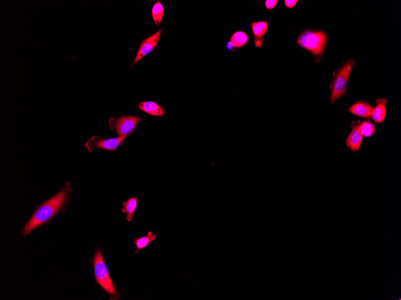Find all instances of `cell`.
<instances>
[{
  "mask_svg": "<svg viewBox=\"0 0 401 300\" xmlns=\"http://www.w3.org/2000/svg\"><path fill=\"white\" fill-rule=\"evenodd\" d=\"M68 189L66 187L37 208L30 221L25 225L23 231L24 235H28L31 231L47 222L59 212L67 200L69 194Z\"/></svg>",
  "mask_w": 401,
  "mask_h": 300,
  "instance_id": "cell-1",
  "label": "cell"
},
{
  "mask_svg": "<svg viewBox=\"0 0 401 300\" xmlns=\"http://www.w3.org/2000/svg\"><path fill=\"white\" fill-rule=\"evenodd\" d=\"M327 40L323 31L306 30L298 37L297 44L311 53L316 61L323 55Z\"/></svg>",
  "mask_w": 401,
  "mask_h": 300,
  "instance_id": "cell-2",
  "label": "cell"
},
{
  "mask_svg": "<svg viewBox=\"0 0 401 300\" xmlns=\"http://www.w3.org/2000/svg\"><path fill=\"white\" fill-rule=\"evenodd\" d=\"M355 65V60L349 59L345 65L334 73L330 85V104H334L336 100L346 95V88L349 76Z\"/></svg>",
  "mask_w": 401,
  "mask_h": 300,
  "instance_id": "cell-3",
  "label": "cell"
},
{
  "mask_svg": "<svg viewBox=\"0 0 401 300\" xmlns=\"http://www.w3.org/2000/svg\"><path fill=\"white\" fill-rule=\"evenodd\" d=\"M93 266L97 284L111 296H116V288L108 273L100 248H98L94 255Z\"/></svg>",
  "mask_w": 401,
  "mask_h": 300,
  "instance_id": "cell-4",
  "label": "cell"
},
{
  "mask_svg": "<svg viewBox=\"0 0 401 300\" xmlns=\"http://www.w3.org/2000/svg\"><path fill=\"white\" fill-rule=\"evenodd\" d=\"M142 121L138 116L112 117L109 120V126L112 131H116L118 137H128L137 129V125Z\"/></svg>",
  "mask_w": 401,
  "mask_h": 300,
  "instance_id": "cell-5",
  "label": "cell"
},
{
  "mask_svg": "<svg viewBox=\"0 0 401 300\" xmlns=\"http://www.w3.org/2000/svg\"><path fill=\"white\" fill-rule=\"evenodd\" d=\"M127 137H117L115 138L103 139L97 136H94L86 142L85 147L88 152H92L97 150H104L115 152L120 145H123Z\"/></svg>",
  "mask_w": 401,
  "mask_h": 300,
  "instance_id": "cell-6",
  "label": "cell"
},
{
  "mask_svg": "<svg viewBox=\"0 0 401 300\" xmlns=\"http://www.w3.org/2000/svg\"><path fill=\"white\" fill-rule=\"evenodd\" d=\"M163 32V28L156 31L155 33L143 40L137 51L136 58L134 59L131 67H133L137 62L141 61L145 56L152 52L158 44L160 36Z\"/></svg>",
  "mask_w": 401,
  "mask_h": 300,
  "instance_id": "cell-7",
  "label": "cell"
},
{
  "mask_svg": "<svg viewBox=\"0 0 401 300\" xmlns=\"http://www.w3.org/2000/svg\"><path fill=\"white\" fill-rule=\"evenodd\" d=\"M359 121L357 122L352 121L351 124L352 130L345 140L346 148L354 153L359 152L363 138L359 130Z\"/></svg>",
  "mask_w": 401,
  "mask_h": 300,
  "instance_id": "cell-8",
  "label": "cell"
},
{
  "mask_svg": "<svg viewBox=\"0 0 401 300\" xmlns=\"http://www.w3.org/2000/svg\"><path fill=\"white\" fill-rule=\"evenodd\" d=\"M251 33L254 37L255 47H262L264 41V37L267 32L268 22L267 21H255L250 24Z\"/></svg>",
  "mask_w": 401,
  "mask_h": 300,
  "instance_id": "cell-9",
  "label": "cell"
},
{
  "mask_svg": "<svg viewBox=\"0 0 401 300\" xmlns=\"http://www.w3.org/2000/svg\"><path fill=\"white\" fill-rule=\"evenodd\" d=\"M374 107L368 102L358 101L348 108L349 113L363 118H368L371 115Z\"/></svg>",
  "mask_w": 401,
  "mask_h": 300,
  "instance_id": "cell-10",
  "label": "cell"
},
{
  "mask_svg": "<svg viewBox=\"0 0 401 300\" xmlns=\"http://www.w3.org/2000/svg\"><path fill=\"white\" fill-rule=\"evenodd\" d=\"M388 100L385 98H381L377 100V106L374 107L372 111L371 118L377 124H382L386 118V104L388 103Z\"/></svg>",
  "mask_w": 401,
  "mask_h": 300,
  "instance_id": "cell-11",
  "label": "cell"
},
{
  "mask_svg": "<svg viewBox=\"0 0 401 300\" xmlns=\"http://www.w3.org/2000/svg\"><path fill=\"white\" fill-rule=\"evenodd\" d=\"M139 109L144 111L148 115L156 117L165 116V111L164 108L160 106L159 104L153 101H144L140 102L137 105Z\"/></svg>",
  "mask_w": 401,
  "mask_h": 300,
  "instance_id": "cell-12",
  "label": "cell"
},
{
  "mask_svg": "<svg viewBox=\"0 0 401 300\" xmlns=\"http://www.w3.org/2000/svg\"><path fill=\"white\" fill-rule=\"evenodd\" d=\"M137 204H138L137 197H130L127 201L123 202V208L121 211L123 213L127 214V220L128 222L133 221Z\"/></svg>",
  "mask_w": 401,
  "mask_h": 300,
  "instance_id": "cell-13",
  "label": "cell"
},
{
  "mask_svg": "<svg viewBox=\"0 0 401 300\" xmlns=\"http://www.w3.org/2000/svg\"><path fill=\"white\" fill-rule=\"evenodd\" d=\"M249 39L248 34L241 30L236 31L230 37V41L234 47L237 50L238 48H242L247 44Z\"/></svg>",
  "mask_w": 401,
  "mask_h": 300,
  "instance_id": "cell-14",
  "label": "cell"
},
{
  "mask_svg": "<svg viewBox=\"0 0 401 300\" xmlns=\"http://www.w3.org/2000/svg\"><path fill=\"white\" fill-rule=\"evenodd\" d=\"M156 238L157 235L154 234L152 231H149L147 236L145 237H137V238L134 239L133 241V244L136 245L137 248L135 253H139V251H141L142 249L147 247L151 242L156 240Z\"/></svg>",
  "mask_w": 401,
  "mask_h": 300,
  "instance_id": "cell-15",
  "label": "cell"
},
{
  "mask_svg": "<svg viewBox=\"0 0 401 300\" xmlns=\"http://www.w3.org/2000/svg\"><path fill=\"white\" fill-rule=\"evenodd\" d=\"M359 128L361 134L365 138H369L374 135L376 131L373 123L369 121H364L362 122L359 121Z\"/></svg>",
  "mask_w": 401,
  "mask_h": 300,
  "instance_id": "cell-16",
  "label": "cell"
},
{
  "mask_svg": "<svg viewBox=\"0 0 401 300\" xmlns=\"http://www.w3.org/2000/svg\"><path fill=\"white\" fill-rule=\"evenodd\" d=\"M151 14H152L154 23L157 26H159L162 21L164 14V7L161 2L157 1L154 4L152 10H151Z\"/></svg>",
  "mask_w": 401,
  "mask_h": 300,
  "instance_id": "cell-17",
  "label": "cell"
},
{
  "mask_svg": "<svg viewBox=\"0 0 401 300\" xmlns=\"http://www.w3.org/2000/svg\"><path fill=\"white\" fill-rule=\"evenodd\" d=\"M277 3H278L277 0H266L265 4L267 10H271L276 6Z\"/></svg>",
  "mask_w": 401,
  "mask_h": 300,
  "instance_id": "cell-18",
  "label": "cell"
},
{
  "mask_svg": "<svg viewBox=\"0 0 401 300\" xmlns=\"http://www.w3.org/2000/svg\"><path fill=\"white\" fill-rule=\"evenodd\" d=\"M297 0H285V6L288 8H292L296 6L297 4Z\"/></svg>",
  "mask_w": 401,
  "mask_h": 300,
  "instance_id": "cell-19",
  "label": "cell"
},
{
  "mask_svg": "<svg viewBox=\"0 0 401 300\" xmlns=\"http://www.w3.org/2000/svg\"><path fill=\"white\" fill-rule=\"evenodd\" d=\"M226 48H227L228 50L233 51V52H234V51H237L236 49L234 48L233 45L232 44V43L230 41L227 43Z\"/></svg>",
  "mask_w": 401,
  "mask_h": 300,
  "instance_id": "cell-20",
  "label": "cell"
}]
</instances>
